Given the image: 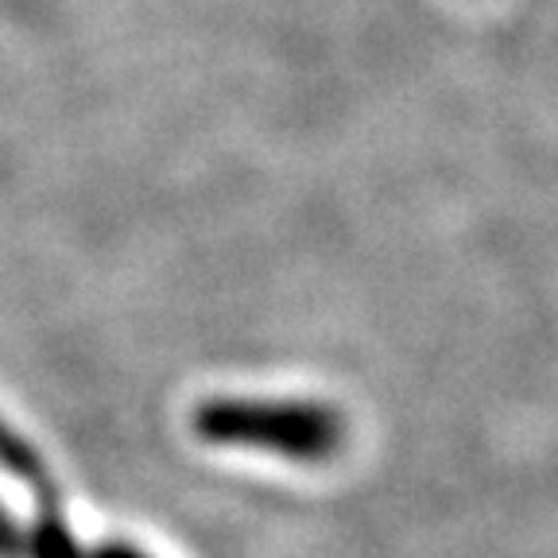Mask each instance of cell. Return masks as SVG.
<instances>
[{"instance_id": "1", "label": "cell", "mask_w": 558, "mask_h": 558, "mask_svg": "<svg viewBox=\"0 0 558 558\" xmlns=\"http://www.w3.org/2000/svg\"><path fill=\"white\" fill-rule=\"evenodd\" d=\"M191 427L209 446L264 450L291 462H326L345 446V418L323 400H206Z\"/></svg>"}, {"instance_id": "2", "label": "cell", "mask_w": 558, "mask_h": 558, "mask_svg": "<svg viewBox=\"0 0 558 558\" xmlns=\"http://www.w3.org/2000/svg\"><path fill=\"white\" fill-rule=\"evenodd\" d=\"M0 558H86V547L62 523L44 520L27 527L0 508Z\"/></svg>"}, {"instance_id": "3", "label": "cell", "mask_w": 558, "mask_h": 558, "mask_svg": "<svg viewBox=\"0 0 558 558\" xmlns=\"http://www.w3.org/2000/svg\"><path fill=\"white\" fill-rule=\"evenodd\" d=\"M0 470H9L12 477L27 481V485H47V473H44V462H39V453L16 435V430L0 418Z\"/></svg>"}]
</instances>
